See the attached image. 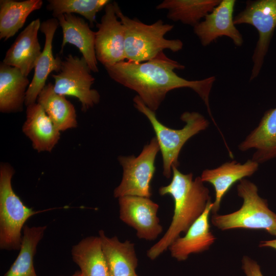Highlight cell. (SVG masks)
<instances>
[{
	"mask_svg": "<svg viewBox=\"0 0 276 276\" xmlns=\"http://www.w3.org/2000/svg\"><path fill=\"white\" fill-rule=\"evenodd\" d=\"M183 68L184 65L169 58L163 52L147 61L135 63L126 60L105 67L112 79L137 93L145 104L154 111L158 109L169 91L190 88L202 100L214 121L209 96L215 77L188 80L180 77L174 71Z\"/></svg>",
	"mask_w": 276,
	"mask_h": 276,
	"instance_id": "obj_1",
	"label": "cell"
},
{
	"mask_svg": "<svg viewBox=\"0 0 276 276\" xmlns=\"http://www.w3.org/2000/svg\"><path fill=\"white\" fill-rule=\"evenodd\" d=\"M171 182L161 187V196L170 195L174 201V213L167 231L147 251L151 260L156 259L168 248L182 233H186L191 225L201 215L211 201L209 189L200 176L193 179L192 173L183 174L172 166Z\"/></svg>",
	"mask_w": 276,
	"mask_h": 276,
	"instance_id": "obj_2",
	"label": "cell"
},
{
	"mask_svg": "<svg viewBox=\"0 0 276 276\" xmlns=\"http://www.w3.org/2000/svg\"><path fill=\"white\" fill-rule=\"evenodd\" d=\"M116 15L125 29V54L127 61L141 63L150 60L163 50L178 52L183 42L178 39H167L165 35L174 26L159 19L151 25L125 15L116 2H113Z\"/></svg>",
	"mask_w": 276,
	"mask_h": 276,
	"instance_id": "obj_3",
	"label": "cell"
},
{
	"mask_svg": "<svg viewBox=\"0 0 276 276\" xmlns=\"http://www.w3.org/2000/svg\"><path fill=\"white\" fill-rule=\"evenodd\" d=\"M133 101L134 107L149 120L156 135L163 162V175L169 178L172 173V167L179 165L180 151L186 142L194 135L207 128L209 121L197 112L186 111L182 113L180 119L186 123L180 129L170 128L157 119L155 111L149 108L137 95Z\"/></svg>",
	"mask_w": 276,
	"mask_h": 276,
	"instance_id": "obj_4",
	"label": "cell"
},
{
	"mask_svg": "<svg viewBox=\"0 0 276 276\" xmlns=\"http://www.w3.org/2000/svg\"><path fill=\"white\" fill-rule=\"evenodd\" d=\"M239 182L237 191L243 199L241 207L228 214H213L212 224L222 231L263 229L276 236V214L269 209L267 200L259 196L254 183L245 178Z\"/></svg>",
	"mask_w": 276,
	"mask_h": 276,
	"instance_id": "obj_5",
	"label": "cell"
},
{
	"mask_svg": "<svg viewBox=\"0 0 276 276\" xmlns=\"http://www.w3.org/2000/svg\"><path fill=\"white\" fill-rule=\"evenodd\" d=\"M14 173L10 165H1L0 248L9 250L20 249L26 222L39 212L26 206L13 191L11 180Z\"/></svg>",
	"mask_w": 276,
	"mask_h": 276,
	"instance_id": "obj_6",
	"label": "cell"
},
{
	"mask_svg": "<svg viewBox=\"0 0 276 276\" xmlns=\"http://www.w3.org/2000/svg\"><path fill=\"white\" fill-rule=\"evenodd\" d=\"M159 150L157 139L154 137L144 146L138 156L118 157L123 173L120 185L114 190V197L135 196L150 198V183L155 171V160Z\"/></svg>",
	"mask_w": 276,
	"mask_h": 276,
	"instance_id": "obj_7",
	"label": "cell"
},
{
	"mask_svg": "<svg viewBox=\"0 0 276 276\" xmlns=\"http://www.w3.org/2000/svg\"><path fill=\"white\" fill-rule=\"evenodd\" d=\"M85 59L68 55L62 61L61 70L52 74L55 91L62 96L76 97L81 103V109L86 111L99 103L100 95L91 88L95 79Z\"/></svg>",
	"mask_w": 276,
	"mask_h": 276,
	"instance_id": "obj_8",
	"label": "cell"
},
{
	"mask_svg": "<svg viewBox=\"0 0 276 276\" xmlns=\"http://www.w3.org/2000/svg\"><path fill=\"white\" fill-rule=\"evenodd\" d=\"M235 25L249 24L259 33L252 59L253 67L250 80L260 72L270 40L276 27V0L248 1L245 9L234 18Z\"/></svg>",
	"mask_w": 276,
	"mask_h": 276,
	"instance_id": "obj_9",
	"label": "cell"
},
{
	"mask_svg": "<svg viewBox=\"0 0 276 276\" xmlns=\"http://www.w3.org/2000/svg\"><path fill=\"white\" fill-rule=\"evenodd\" d=\"M100 22L96 23L95 53L96 58L105 67L125 61V29L116 15L113 2L104 8Z\"/></svg>",
	"mask_w": 276,
	"mask_h": 276,
	"instance_id": "obj_10",
	"label": "cell"
},
{
	"mask_svg": "<svg viewBox=\"0 0 276 276\" xmlns=\"http://www.w3.org/2000/svg\"><path fill=\"white\" fill-rule=\"evenodd\" d=\"M120 219L133 228L137 238L153 241L163 232L157 217L159 205L150 198L125 196L119 198Z\"/></svg>",
	"mask_w": 276,
	"mask_h": 276,
	"instance_id": "obj_11",
	"label": "cell"
},
{
	"mask_svg": "<svg viewBox=\"0 0 276 276\" xmlns=\"http://www.w3.org/2000/svg\"><path fill=\"white\" fill-rule=\"evenodd\" d=\"M235 0H222L204 20L194 27V32L203 46H207L217 38L227 36L236 46L242 45L241 34L235 27L233 13Z\"/></svg>",
	"mask_w": 276,
	"mask_h": 276,
	"instance_id": "obj_12",
	"label": "cell"
},
{
	"mask_svg": "<svg viewBox=\"0 0 276 276\" xmlns=\"http://www.w3.org/2000/svg\"><path fill=\"white\" fill-rule=\"evenodd\" d=\"M59 25L56 18L48 19L41 23L40 30L45 36V43L36 64L32 80L27 89L25 104L28 106L35 103L37 97L45 86L50 74L59 73L62 60L59 56L54 57L52 51L53 40Z\"/></svg>",
	"mask_w": 276,
	"mask_h": 276,
	"instance_id": "obj_13",
	"label": "cell"
},
{
	"mask_svg": "<svg viewBox=\"0 0 276 276\" xmlns=\"http://www.w3.org/2000/svg\"><path fill=\"white\" fill-rule=\"evenodd\" d=\"M258 167V163L248 159L243 164L233 160L226 162L216 168L203 170L200 176L202 181L212 184L215 190V198L211 212L213 214H217L223 197L233 185L253 175Z\"/></svg>",
	"mask_w": 276,
	"mask_h": 276,
	"instance_id": "obj_14",
	"label": "cell"
},
{
	"mask_svg": "<svg viewBox=\"0 0 276 276\" xmlns=\"http://www.w3.org/2000/svg\"><path fill=\"white\" fill-rule=\"evenodd\" d=\"M40 25L39 18L31 22L17 36L2 61L18 68L26 77L35 68L42 52L37 36Z\"/></svg>",
	"mask_w": 276,
	"mask_h": 276,
	"instance_id": "obj_15",
	"label": "cell"
},
{
	"mask_svg": "<svg viewBox=\"0 0 276 276\" xmlns=\"http://www.w3.org/2000/svg\"><path fill=\"white\" fill-rule=\"evenodd\" d=\"M213 206L211 201L201 215L191 225L183 237L177 238L169 246L171 256L178 261L187 260L193 254L209 249L216 240L210 231L209 217Z\"/></svg>",
	"mask_w": 276,
	"mask_h": 276,
	"instance_id": "obj_16",
	"label": "cell"
},
{
	"mask_svg": "<svg viewBox=\"0 0 276 276\" xmlns=\"http://www.w3.org/2000/svg\"><path fill=\"white\" fill-rule=\"evenodd\" d=\"M61 27L63 38L61 52L66 43L76 46L82 54L91 72H99L95 53L96 32L83 18L73 14H64L56 18Z\"/></svg>",
	"mask_w": 276,
	"mask_h": 276,
	"instance_id": "obj_17",
	"label": "cell"
},
{
	"mask_svg": "<svg viewBox=\"0 0 276 276\" xmlns=\"http://www.w3.org/2000/svg\"><path fill=\"white\" fill-rule=\"evenodd\" d=\"M238 148L241 151L255 149L251 159L259 164L276 157V107L265 112L258 126Z\"/></svg>",
	"mask_w": 276,
	"mask_h": 276,
	"instance_id": "obj_18",
	"label": "cell"
},
{
	"mask_svg": "<svg viewBox=\"0 0 276 276\" xmlns=\"http://www.w3.org/2000/svg\"><path fill=\"white\" fill-rule=\"evenodd\" d=\"M26 120L22 130L38 152H51L58 143L60 133L38 103L27 106Z\"/></svg>",
	"mask_w": 276,
	"mask_h": 276,
	"instance_id": "obj_19",
	"label": "cell"
},
{
	"mask_svg": "<svg viewBox=\"0 0 276 276\" xmlns=\"http://www.w3.org/2000/svg\"><path fill=\"white\" fill-rule=\"evenodd\" d=\"M99 237L110 276H139L134 243L129 240L121 242L116 236L108 237L102 230L99 232Z\"/></svg>",
	"mask_w": 276,
	"mask_h": 276,
	"instance_id": "obj_20",
	"label": "cell"
},
{
	"mask_svg": "<svg viewBox=\"0 0 276 276\" xmlns=\"http://www.w3.org/2000/svg\"><path fill=\"white\" fill-rule=\"evenodd\" d=\"M27 77L17 68L0 64V111L2 113L21 111L30 85Z\"/></svg>",
	"mask_w": 276,
	"mask_h": 276,
	"instance_id": "obj_21",
	"label": "cell"
},
{
	"mask_svg": "<svg viewBox=\"0 0 276 276\" xmlns=\"http://www.w3.org/2000/svg\"><path fill=\"white\" fill-rule=\"evenodd\" d=\"M71 254L80 269L81 276H110L99 236L82 239L73 246Z\"/></svg>",
	"mask_w": 276,
	"mask_h": 276,
	"instance_id": "obj_22",
	"label": "cell"
},
{
	"mask_svg": "<svg viewBox=\"0 0 276 276\" xmlns=\"http://www.w3.org/2000/svg\"><path fill=\"white\" fill-rule=\"evenodd\" d=\"M37 101L59 131L77 126V114L74 105L64 96L56 93L52 83L45 85Z\"/></svg>",
	"mask_w": 276,
	"mask_h": 276,
	"instance_id": "obj_23",
	"label": "cell"
},
{
	"mask_svg": "<svg viewBox=\"0 0 276 276\" xmlns=\"http://www.w3.org/2000/svg\"><path fill=\"white\" fill-rule=\"evenodd\" d=\"M220 0H165L156 6L157 10H168L167 16L172 21L193 26L211 13Z\"/></svg>",
	"mask_w": 276,
	"mask_h": 276,
	"instance_id": "obj_24",
	"label": "cell"
},
{
	"mask_svg": "<svg viewBox=\"0 0 276 276\" xmlns=\"http://www.w3.org/2000/svg\"><path fill=\"white\" fill-rule=\"evenodd\" d=\"M41 0L0 1V39L7 40L24 25L28 16L40 9Z\"/></svg>",
	"mask_w": 276,
	"mask_h": 276,
	"instance_id": "obj_25",
	"label": "cell"
},
{
	"mask_svg": "<svg viewBox=\"0 0 276 276\" xmlns=\"http://www.w3.org/2000/svg\"><path fill=\"white\" fill-rule=\"evenodd\" d=\"M46 229V225L24 226L19 254L5 276H37L33 260L37 246Z\"/></svg>",
	"mask_w": 276,
	"mask_h": 276,
	"instance_id": "obj_26",
	"label": "cell"
},
{
	"mask_svg": "<svg viewBox=\"0 0 276 276\" xmlns=\"http://www.w3.org/2000/svg\"><path fill=\"white\" fill-rule=\"evenodd\" d=\"M48 10L54 18L64 14L78 13L89 21L91 27L96 22L97 14L110 2L108 0H49Z\"/></svg>",
	"mask_w": 276,
	"mask_h": 276,
	"instance_id": "obj_27",
	"label": "cell"
},
{
	"mask_svg": "<svg viewBox=\"0 0 276 276\" xmlns=\"http://www.w3.org/2000/svg\"><path fill=\"white\" fill-rule=\"evenodd\" d=\"M242 268L246 276H264L259 265L249 257H243Z\"/></svg>",
	"mask_w": 276,
	"mask_h": 276,
	"instance_id": "obj_28",
	"label": "cell"
},
{
	"mask_svg": "<svg viewBox=\"0 0 276 276\" xmlns=\"http://www.w3.org/2000/svg\"><path fill=\"white\" fill-rule=\"evenodd\" d=\"M259 246L261 247H270L276 250V239L261 241Z\"/></svg>",
	"mask_w": 276,
	"mask_h": 276,
	"instance_id": "obj_29",
	"label": "cell"
},
{
	"mask_svg": "<svg viewBox=\"0 0 276 276\" xmlns=\"http://www.w3.org/2000/svg\"><path fill=\"white\" fill-rule=\"evenodd\" d=\"M71 276H81V273L80 271H77Z\"/></svg>",
	"mask_w": 276,
	"mask_h": 276,
	"instance_id": "obj_30",
	"label": "cell"
}]
</instances>
